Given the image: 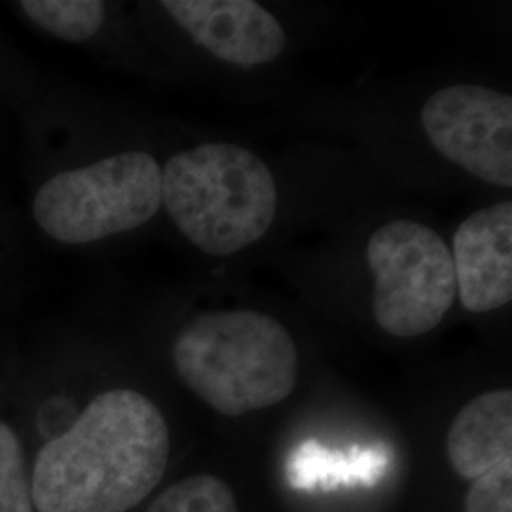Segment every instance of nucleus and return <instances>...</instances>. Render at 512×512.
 I'll list each match as a JSON object with an SVG mask.
<instances>
[{"instance_id": "obj_6", "label": "nucleus", "mask_w": 512, "mask_h": 512, "mask_svg": "<svg viewBox=\"0 0 512 512\" xmlns=\"http://www.w3.org/2000/svg\"><path fill=\"white\" fill-rule=\"evenodd\" d=\"M421 124L440 154L484 183L512 186V97L478 84L433 93Z\"/></svg>"}, {"instance_id": "obj_2", "label": "nucleus", "mask_w": 512, "mask_h": 512, "mask_svg": "<svg viewBox=\"0 0 512 512\" xmlns=\"http://www.w3.org/2000/svg\"><path fill=\"white\" fill-rule=\"evenodd\" d=\"M188 389L222 416L238 418L293 393L298 353L289 330L258 311L203 313L173 344Z\"/></svg>"}, {"instance_id": "obj_12", "label": "nucleus", "mask_w": 512, "mask_h": 512, "mask_svg": "<svg viewBox=\"0 0 512 512\" xmlns=\"http://www.w3.org/2000/svg\"><path fill=\"white\" fill-rule=\"evenodd\" d=\"M147 512H239L236 497L217 476H188L158 495Z\"/></svg>"}, {"instance_id": "obj_4", "label": "nucleus", "mask_w": 512, "mask_h": 512, "mask_svg": "<svg viewBox=\"0 0 512 512\" xmlns=\"http://www.w3.org/2000/svg\"><path fill=\"white\" fill-rule=\"evenodd\" d=\"M160 205L162 167L147 152H124L52 177L33 215L46 236L84 245L143 226Z\"/></svg>"}, {"instance_id": "obj_8", "label": "nucleus", "mask_w": 512, "mask_h": 512, "mask_svg": "<svg viewBox=\"0 0 512 512\" xmlns=\"http://www.w3.org/2000/svg\"><path fill=\"white\" fill-rule=\"evenodd\" d=\"M454 272L463 308L486 313L512 300V203L475 211L454 236Z\"/></svg>"}, {"instance_id": "obj_13", "label": "nucleus", "mask_w": 512, "mask_h": 512, "mask_svg": "<svg viewBox=\"0 0 512 512\" xmlns=\"http://www.w3.org/2000/svg\"><path fill=\"white\" fill-rule=\"evenodd\" d=\"M0 512H35L19 439L0 421Z\"/></svg>"}, {"instance_id": "obj_11", "label": "nucleus", "mask_w": 512, "mask_h": 512, "mask_svg": "<svg viewBox=\"0 0 512 512\" xmlns=\"http://www.w3.org/2000/svg\"><path fill=\"white\" fill-rule=\"evenodd\" d=\"M19 6L38 27L67 42L95 37L107 14L99 0H23Z\"/></svg>"}, {"instance_id": "obj_1", "label": "nucleus", "mask_w": 512, "mask_h": 512, "mask_svg": "<svg viewBox=\"0 0 512 512\" xmlns=\"http://www.w3.org/2000/svg\"><path fill=\"white\" fill-rule=\"evenodd\" d=\"M169 459L164 414L133 389L97 395L38 452L37 512H128L162 480Z\"/></svg>"}, {"instance_id": "obj_5", "label": "nucleus", "mask_w": 512, "mask_h": 512, "mask_svg": "<svg viewBox=\"0 0 512 512\" xmlns=\"http://www.w3.org/2000/svg\"><path fill=\"white\" fill-rule=\"evenodd\" d=\"M366 260L380 329L414 338L439 327L458 285L452 251L435 230L416 220H391L368 239Z\"/></svg>"}, {"instance_id": "obj_7", "label": "nucleus", "mask_w": 512, "mask_h": 512, "mask_svg": "<svg viewBox=\"0 0 512 512\" xmlns=\"http://www.w3.org/2000/svg\"><path fill=\"white\" fill-rule=\"evenodd\" d=\"M162 6L196 44L230 65H264L287 46L279 21L253 0H164Z\"/></svg>"}, {"instance_id": "obj_9", "label": "nucleus", "mask_w": 512, "mask_h": 512, "mask_svg": "<svg viewBox=\"0 0 512 512\" xmlns=\"http://www.w3.org/2000/svg\"><path fill=\"white\" fill-rule=\"evenodd\" d=\"M446 454L467 480L512 459V391H488L465 404L448 429Z\"/></svg>"}, {"instance_id": "obj_3", "label": "nucleus", "mask_w": 512, "mask_h": 512, "mask_svg": "<svg viewBox=\"0 0 512 512\" xmlns=\"http://www.w3.org/2000/svg\"><path fill=\"white\" fill-rule=\"evenodd\" d=\"M162 205L200 251L236 255L274 224L277 186L270 167L251 150L202 145L165 164Z\"/></svg>"}, {"instance_id": "obj_10", "label": "nucleus", "mask_w": 512, "mask_h": 512, "mask_svg": "<svg viewBox=\"0 0 512 512\" xmlns=\"http://www.w3.org/2000/svg\"><path fill=\"white\" fill-rule=\"evenodd\" d=\"M387 469V456L382 448H353L349 454H334L315 440L304 442L289 463V480L298 490L336 486H374Z\"/></svg>"}, {"instance_id": "obj_14", "label": "nucleus", "mask_w": 512, "mask_h": 512, "mask_svg": "<svg viewBox=\"0 0 512 512\" xmlns=\"http://www.w3.org/2000/svg\"><path fill=\"white\" fill-rule=\"evenodd\" d=\"M465 512H512V459L473 480L465 497Z\"/></svg>"}]
</instances>
